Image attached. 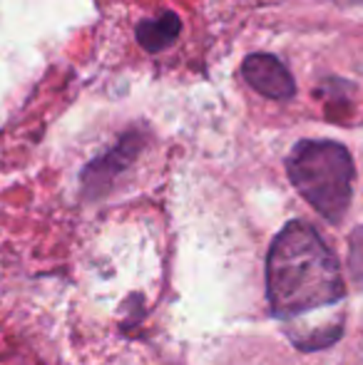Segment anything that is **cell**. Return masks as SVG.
Listing matches in <instances>:
<instances>
[{
    "instance_id": "1",
    "label": "cell",
    "mask_w": 363,
    "mask_h": 365,
    "mask_svg": "<svg viewBox=\"0 0 363 365\" xmlns=\"http://www.w3.org/2000/svg\"><path fill=\"white\" fill-rule=\"evenodd\" d=\"M267 298L301 351H319L341 338L344 274L314 226L291 221L279 231L267 256Z\"/></svg>"
},
{
    "instance_id": "2",
    "label": "cell",
    "mask_w": 363,
    "mask_h": 365,
    "mask_svg": "<svg viewBox=\"0 0 363 365\" xmlns=\"http://www.w3.org/2000/svg\"><path fill=\"white\" fill-rule=\"evenodd\" d=\"M286 172L296 192L326 221L341 224L354 192V159L331 140H304L286 157Z\"/></svg>"
},
{
    "instance_id": "3",
    "label": "cell",
    "mask_w": 363,
    "mask_h": 365,
    "mask_svg": "<svg viewBox=\"0 0 363 365\" xmlns=\"http://www.w3.org/2000/svg\"><path fill=\"white\" fill-rule=\"evenodd\" d=\"M142 149V140L137 135H127L117 142L110 152L92 159L83 172V192L88 199H97L115 184V179L137 159Z\"/></svg>"
},
{
    "instance_id": "4",
    "label": "cell",
    "mask_w": 363,
    "mask_h": 365,
    "mask_svg": "<svg viewBox=\"0 0 363 365\" xmlns=\"http://www.w3.org/2000/svg\"><path fill=\"white\" fill-rule=\"evenodd\" d=\"M242 75L252 90H257L259 95L269 97V100H289L296 92L294 77H291L286 65L276 55H249L242 65Z\"/></svg>"
},
{
    "instance_id": "5",
    "label": "cell",
    "mask_w": 363,
    "mask_h": 365,
    "mask_svg": "<svg viewBox=\"0 0 363 365\" xmlns=\"http://www.w3.org/2000/svg\"><path fill=\"white\" fill-rule=\"evenodd\" d=\"M182 30V20L177 18L175 13H162L157 18H150V20H142L137 25V43L147 50V53H162L167 50L172 43L177 40Z\"/></svg>"
},
{
    "instance_id": "6",
    "label": "cell",
    "mask_w": 363,
    "mask_h": 365,
    "mask_svg": "<svg viewBox=\"0 0 363 365\" xmlns=\"http://www.w3.org/2000/svg\"><path fill=\"white\" fill-rule=\"evenodd\" d=\"M351 276L363 286V226L351 234V254H349Z\"/></svg>"
},
{
    "instance_id": "7",
    "label": "cell",
    "mask_w": 363,
    "mask_h": 365,
    "mask_svg": "<svg viewBox=\"0 0 363 365\" xmlns=\"http://www.w3.org/2000/svg\"><path fill=\"white\" fill-rule=\"evenodd\" d=\"M359 3H363V0H359Z\"/></svg>"
}]
</instances>
